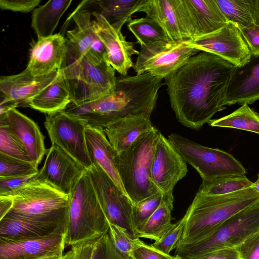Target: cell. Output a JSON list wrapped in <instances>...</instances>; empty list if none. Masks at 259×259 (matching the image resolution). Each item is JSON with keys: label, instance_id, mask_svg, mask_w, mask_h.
Here are the masks:
<instances>
[{"label": "cell", "instance_id": "6da1fadb", "mask_svg": "<svg viewBox=\"0 0 259 259\" xmlns=\"http://www.w3.org/2000/svg\"><path fill=\"white\" fill-rule=\"evenodd\" d=\"M235 66L214 54L200 52L164 78L171 108L183 125L200 129L218 112Z\"/></svg>", "mask_w": 259, "mask_h": 259}, {"label": "cell", "instance_id": "7a4b0ae2", "mask_svg": "<svg viewBox=\"0 0 259 259\" xmlns=\"http://www.w3.org/2000/svg\"><path fill=\"white\" fill-rule=\"evenodd\" d=\"M162 79L148 73L117 78L112 94L80 104L77 114L88 125L103 129L128 116L151 118Z\"/></svg>", "mask_w": 259, "mask_h": 259}, {"label": "cell", "instance_id": "3957f363", "mask_svg": "<svg viewBox=\"0 0 259 259\" xmlns=\"http://www.w3.org/2000/svg\"><path fill=\"white\" fill-rule=\"evenodd\" d=\"M258 202L259 193L251 188L218 196L197 192L185 214L186 223L177 246L204 239L230 218Z\"/></svg>", "mask_w": 259, "mask_h": 259}, {"label": "cell", "instance_id": "277c9868", "mask_svg": "<svg viewBox=\"0 0 259 259\" xmlns=\"http://www.w3.org/2000/svg\"><path fill=\"white\" fill-rule=\"evenodd\" d=\"M160 133L154 127L116 157L118 175L134 205L160 191L151 179L150 169Z\"/></svg>", "mask_w": 259, "mask_h": 259}, {"label": "cell", "instance_id": "5b68a950", "mask_svg": "<svg viewBox=\"0 0 259 259\" xmlns=\"http://www.w3.org/2000/svg\"><path fill=\"white\" fill-rule=\"evenodd\" d=\"M62 73L69 85L72 103L78 104L112 94L117 78L106 59L88 53L79 58L65 56Z\"/></svg>", "mask_w": 259, "mask_h": 259}, {"label": "cell", "instance_id": "8992f818", "mask_svg": "<svg viewBox=\"0 0 259 259\" xmlns=\"http://www.w3.org/2000/svg\"><path fill=\"white\" fill-rule=\"evenodd\" d=\"M109 229L86 169L70 195L66 245L72 246L98 239L108 233Z\"/></svg>", "mask_w": 259, "mask_h": 259}, {"label": "cell", "instance_id": "52a82bcc", "mask_svg": "<svg viewBox=\"0 0 259 259\" xmlns=\"http://www.w3.org/2000/svg\"><path fill=\"white\" fill-rule=\"evenodd\" d=\"M259 232V202L236 213L204 239L177 246L175 257L197 259L214 250L236 247Z\"/></svg>", "mask_w": 259, "mask_h": 259}, {"label": "cell", "instance_id": "ba28073f", "mask_svg": "<svg viewBox=\"0 0 259 259\" xmlns=\"http://www.w3.org/2000/svg\"><path fill=\"white\" fill-rule=\"evenodd\" d=\"M8 196L13 202L10 213L40 220L67 221L70 195L45 183L34 180Z\"/></svg>", "mask_w": 259, "mask_h": 259}, {"label": "cell", "instance_id": "9c48e42d", "mask_svg": "<svg viewBox=\"0 0 259 259\" xmlns=\"http://www.w3.org/2000/svg\"><path fill=\"white\" fill-rule=\"evenodd\" d=\"M168 140L202 180L246 173L241 163L225 151L201 145L176 133L170 134Z\"/></svg>", "mask_w": 259, "mask_h": 259}, {"label": "cell", "instance_id": "30bf717a", "mask_svg": "<svg viewBox=\"0 0 259 259\" xmlns=\"http://www.w3.org/2000/svg\"><path fill=\"white\" fill-rule=\"evenodd\" d=\"M98 201L109 224L117 226L137 239L133 222V203L98 165L87 169Z\"/></svg>", "mask_w": 259, "mask_h": 259}, {"label": "cell", "instance_id": "8fae6325", "mask_svg": "<svg viewBox=\"0 0 259 259\" xmlns=\"http://www.w3.org/2000/svg\"><path fill=\"white\" fill-rule=\"evenodd\" d=\"M199 52L186 40L155 42L141 46L133 68L137 75L148 73L164 79Z\"/></svg>", "mask_w": 259, "mask_h": 259}, {"label": "cell", "instance_id": "7c38bea8", "mask_svg": "<svg viewBox=\"0 0 259 259\" xmlns=\"http://www.w3.org/2000/svg\"><path fill=\"white\" fill-rule=\"evenodd\" d=\"M44 125L52 144L58 146L85 169L92 165L86 145L84 121L64 110L47 114Z\"/></svg>", "mask_w": 259, "mask_h": 259}, {"label": "cell", "instance_id": "4fadbf2b", "mask_svg": "<svg viewBox=\"0 0 259 259\" xmlns=\"http://www.w3.org/2000/svg\"><path fill=\"white\" fill-rule=\"evenodd\" d=\"M138 12L156 22L171 41L191 40L194 31L183 0H144Z\"/></svg>", "mask_w": 259, "mask_h": 259}, {"label": "cell", "instance_id": "5bb4252c", "mask_svg": "<svg viewBox=\"0 0 259 259\" xmlns=\"http://www.w3.org/2000/svg\"><path fill=\"white\" fill-rule=\"evenodd\" d=\"M186 41L200 52L217 55L237 67L243 65L251 56L238 27L231 22L212 33Z\"/></svg>", "mask_w": 259, "mask_h": 259}, {"label": "cell", "instance_id": "9a60e30c", "mask_svg": "<svg viewBox=\"0 0 259 259\" xmlns=\"http://www.w3.org/2000/svg\"><path fill=\"white\" fill-rule=\"evenodd\" d=\"M67 223L42 237L0 240V259H51L61 257L66 245Z\"/></svg>", "mask_w": 259, "mask_h": 259}, {"label": "cell", "instance_id": "2e32d148", "mask_svg": "<svg viewBox=\"0 0 259 259\" xmlns=\"http://www.w3.org/2000/svg\"><path fill=\"white\" fill-rule=\"evenodd\" d=\"M86 169L58 146L52 144L34 179L70 195Z\"/></svg>", "mask_w": 259, "mask_h": 259}, {"label": "cell", "instance_id": "e0dca14e", "mask_svg": "<svg viewBox=\"0 0 259 259\" xmlns=\"http://www.w3.org/2000/svg\"><path fill=\"white\" fill-rule=\"evenodd\" d=\"M186 161L161 133L156 144L150 169L151 179L163 194L173 192L188 172Z\"/></svg>", "mask_w": 259, "mask_h": 259}, {"label": "cell", "instance_id": "ac0fdd59", "mask_svg": "<svg viewBox=\"0 0 259 259\" xmlns=\"http://www.w3.org/2000/svg\"><path fill=\"white\" fill-rule=\"evenodd\" d=\"M85 8V1H83L68 17L67 20L72 19L76 26L74 29L67 31L66 56L79 58L92 53L106 60L103 44L93 26L92 12Z\"/></svg>", "mask_w": 259, "mask_h": 259}, {"label": "cell", "instance_id": "d6986e66", "mask_svg": "<svg viewBox=\"0 0 259 259\" xmlns=\"http://www.w3.org/2000/svg\"><path fill=\"white\" fill-rule=\"evenodd\" d=\"M92 15L95 18L92 20L94 29L103 44L107 62L120 74L126 75L134 65L132 56L138 55L139 52L132 42L125 39L121 31L114 29L100 13L94 11Z\"/></svg>", "mask_w": 259, "mask_h": 259}, {"label": "cell", "instance_id": "ffe728a7", "mask_svg": "<svg viewBox=\"0 0 259 259\" xmlns=\"http://www.w3.org/2000/svg\"><path fill=\"white\" fill-rule=\"evenodd\" d=\"M259 100V54H251L248 61L235 66L223 105L252 104Z\"/></svg>", "mask_w": 259, "mask_h": 259}, {"label": "cell", "instance_id": "44dd1931", "mask_svg": "<svg viewBox=\"0 0 259 259\" xmlns=\"http://www.w3.org/2000/svg\"><path fill=\"white\" fill-rule=\"evenodd\" d=\"M61 69L49 75L35 76L26 68L21 73L0 78L1 95L17 103L28 106L29 101L42 90L55 81Z\"/></svg>", "mask_w": 259, "mask_h": 259}, {"label": "cell", "instance_id": "7402d4cb", "mask_svg": "<svg viewBox=\"0 0 259 259\" xmlns=\"http://www.w3.org/2000/svg\"><path fill=\"white\" fill-rule=\"evenodd\" d=\"M67 51L65 37L60 33L37 39L33 46L26 68L35 76L60 70Z\"/></svg>", "mask_w": 259, "mask_h": 259}, {"label": "cell", "instance_id": "603a6c76", "mask_svg": "<svg viewBox=\"0 0 259 259\" xmlns=\"http://www.w3.org/2000/svg\"><path fill=\"white\" fill-rule=\"evenodd\" d=\"M4 121L24 147L31 161L37 166L47 154L44 137L32 119L13 108L0 115Z\"/></svg>", "mask_w": 259, "mask_h": 259}, {"label": "cell", "instance_id": "cb8c5ba5", "mask_svg": "<svg viewBox=\"0 0 259 259\" xmlns=\"http://www.w3.org/2000/svg\"><path fill=\"white\" fill-rule=\"evenodd\" d=\"M85 137L88 154L92 165H99L127 195L116 166L115 158L118 154L109 141L104 129L87 125Z\"/></svg>", "mask_w": 259, "mask_h": 259}, {"label": "cell", "instance_id": "d4e9b609", "mask_svg": "<svg viewBox=\"0 0 259 259\" xmlns=\"http://www.w3.org/2000/svg\"><path fill=\"white\" fill-rule=\"evenodd\" d=\"M67 221L40 220L8 213L0 219V240H18L48 235Z\"/></svg>", "mask_w": 259, "mask_h": 259}, {"label": "cell", "instance_id": "484cf974", "mask_svg": "<svg viewBox=\"0 0 259 259\" xmlns=\"http://www.w3.org/2000/svg\"><path fill=\"white\" fill-rule=\"evenodd\" d=\"M183 1L193 29V39L212 33L228 22L215 0Z\"/></svg>", "mask_w": 259, "mask_h": 259}, {"label": "cell", "instance_id": "4316f807", "mask_svg": "<svg viewBox=\"0 0 259 259\" xmlns=\"http://www.w3.org/2000/svg\"><path fill=\"white\" fill-rule=\"evenodd\" d=\"M153 128L150 118L137 115L113 122L104 128V131L113 148L119 154Z\"/></svg>", "mask_w": 259, "mask_h": 259}, {"label": "cell", "instance_id": "83f0119b", "mask_svg": "<svg viewBox=\"0 0 259 259\" xmlns=\"http://www.w3.org/2000/svg\"><path fill=\"white\" fill-rule=\"evenodd\" d=\"M71 103L70 88L61 70L58 78L33 98L28 106L50 114L65 110Z\"/></svg>", "mask_w": 259, "mask_h": 259}, {"label": "cell", "instance_id": "f1b7e54d", "mask_svg": "<svg viewBox=\"0 0 259 259\" xmlns=\"http://www.w3.org/2000/svg\"><path fill=\"white\" fill-rule=\"evenodd\" d=\"M71 0H52L36 7L31 15V27L37 39L49 37L72 3Z\"/></svg>", "mask_w": 259, "mask_h": 259}, {"label": "cell", "instance_id": "f546056e", "mask_svg": "<svg viewBox=\"0 0 259 259\" xmlns=\"http://www.w3.org/2000/svg\"><path fill=\"white\" fill-rule=\"evenodd\" d=\"M173 192L163 193L162 201L154 213L136 231L137 237L158 240L172 225Z\"/></svg>", "mask_w": 259, "mask_h": 259}, {"label": "cell", "instance_id": "4dcf8cb0", "mask_svg": "<svg viewBox=\"0 0 259 259\" xmlns=\"http://www.w3.org/2000/svg\"><path fill=\"white\" fill-rule=\"evenodd\" d=\"M228 22L251 28L257 24L259 0H215Z\"/></svg>", "mask_w": 259, "mask_h": 259}, {"label": "cell", "instance_id": "1f68e13d", "mask_svg": "<svg viewBox=\"0 0 259 259\" xmlns=\"http://www.w3.org/2000/svg\"><path fill=\"white\" fill-rule=\"evenodd\" d=\"M144 0L92 1L98 6V12L116 30L121 31L123 25L132 20L133 15L138 12Z\"/></svg>", "mask_w": 259, "mask_h": 259}, {"label": "cell", "instance_id": "d6a6232c", "mask_svg": "<svg viewBox=\"0 0 259 259\" xmlns=\"http://www.w3.org/2000/svg\"><path fill=\"white\" fill-rule=\"evenodd\" d=\"M214 127L242 130L259 134V113L243 104L232 113L208 123Z\"/></svg>", "mask_w": 259, "mask_h": 259}, {"label": "cell", "instance_id": "836d02e7", "mask_svg": "<svg viewBox=\"0 0 259 259\" xmlns=\"http://www.w3.org/2000/svg\"><path fill=\"white\" fill-rule=\"evenodd\" d=\"M252 184L245 175L221 177L202 180L197 193L212 196L223 195L250 188Z\"/></svg>", "mask_w": 259, "mask_h": 259}, {"label": "cell", "instance_id": "e575fe53", "mask_svg": "<svg viewBox=\"0 0 259 259\" xmlns=\"http://www.w3.org/2000/svg\"><path fill=\"white\" fill-rule=\"evenodd\" d=\"M127 26L141 46L157 41H170L161 27L147 16L131 20Z\"/></svg>", "mask_w": 259, "mask_h": 259}, {"label": "cell", "instance_id": "d590c367", "mask_svg": "<svg viewBox=\"0 0 259 259\" xmlns=\"http://www.w3.org/2000/svg\"><path fill=\"white\" fill-rule=\"evenodd\" d=\"M38 166L0 152V178H14L36 174Z\"/></svg>", "mask_w": 259, "mask_h": 259}, {"label": "cell", "instance_id": "8d00e7d4", "mask_svg": "<svg viewBox=\"0 0 259 259\" xmlns=\"http://www.w3.org/2000/svg\"><path fill=\"white\" fill-rule=\"evenodd\" d=\"M0 152L26 161L32 162L24 147L8 125L0 120Z\"/></svg>", "mask_w": 259, "mask_h": 259}, {"label": "cell", "instance_id": "74e56055", "mask_svg": "<svg viewBox=\"0 0 259 259\" xmlns=\"http://www.w3.org/2000/svg\"><path fill=\"white\" fill-rule=\"evenodd\" d=\"M162 198L163 193L159 191L133 205V222L136 233L157 209Z\"/></svg>", "mask_w": 259, "mask_h": 259}, {"label": "cell", "instance_id": "f35d334b", "mask_svg": "<svg viewBox=\"0 0 259 259\" xmlns=\"http://www.w3.org/2000/svg\"><path fill=\"white\" fill-rule=\"evenodd\" d=\"M186 220V217L184 215L178 222L172 224L158 240L150 245L166 254H169V252L178 244L185 229Z\"/></svg>", "mask_w": 259, "mask_h": 259}, {"label": "cell", "instance_id": "ab89813d", "mask_svg": "<svg viewBox=\"0 0 259 259\" xmlns=\"http://www.w3.org/2000/svg\"><path fill=\"white\" fill-rule=\"evenodd\" d=\"M108 233L116 250L128 259L135 244L140 239H133L116 225L109 224Z\"/></svg>", "mask_w": 259, "mask_h": 259}, {"label": "cell", "instance_id": "60d3db41", "mask_svg": "<svg viewBox=\"0 0 259 259\" xmlns=\"http://www.w3.org/2000/svg\"><path fill=\"white\" fill-rule=\"evenodd\" d=\"M92 259H128L122 255L114 247L108 233L97 240Z\"/></svg>", "mask_w": 259, "mask_h": 259}, {"label": "cell", "instance_id": "b9f144b4", "mask_svg": "<svg viewBox=\"0 0 259 259\" xmlns=\"http://www.w3.org/2000/svg\"><path fill=\"white\" fill-rule=\"evenodd\" d=\"M139 240L134 246L130 259H175Z\"/></svg>", "mask_w": 259, "mask_h": 259}, {"label": "cell", "instance_id": "7bdbcfd3", "mask_svg": "<svg viewBox=\"0 0 259 259\" xmlns=\"http://www.w3.org/2000/svg\"><path fill=\"white\" fill-rule=\"evenodd\" d=\"M236 248L240 259H259V232Z\"/></svg>", "mask_w": 259, "mask_h": 259}, {"label": "cell", "instance_id": "ee69618b", "mask_svg": "<svg viewBox=\"0 0 259 259\" xmlns=\"http://www.w3.org/2000/svg\"><path fill=\"white\" fill-rule=\"evenodd\" d=\"M37 174L14 178H0V196L10 195L21 186L34 180Z\"/></svg>", "mask_w": 259, "mask_h": 259}, {"label": "cell", "instance_id": "f6af8a7d", "mask_svg": "<svg viewBox=\"0 0 259 259\" xmlns=\"http://www.w3.org/2000/svg\"><path fill=\"white\" fill-rule=\"evenodd\" d=\"M98 239H91L71 246L70 249L65 254V259H92Z\"/></svg>", "mask_w": 259, "mask_h": 259}, {"label": "cell", "instance_id": "bcb514c9", "mask_svg": "<svg viewBox=\"0 0 259 259\" xmlns=\"http://www.w3.org/2000/svg\"><path fill=\"white\" fill-rule=\"evenodd\" d=\"M40 0H0L2 10L28 13L34 10L40 4Z\"/></svg>", "mask_w": 259, "mask_h": 259}, {"label": "cell", "instance_id": "7dc6e473", "mask_svg": "<svg viewBox=\"0 0 259 259\" xmlns=\"http://www.w3.org/2000/svg\"><path fill=\"white\" fill-rule=\"evenodd\" d=\"M237 27L251 54H259V25L251 28Z\"/></svg>", "mask_w": 259, "mask_h": 259}, {"label": "cell", "instance_id": "c3c4849f", "mask_svg": "<svg viewBox=\"0 0 259 259\" xmlns=\"http://www.w3.org/2000/svg\"><path fill=\"white\" fill-rule=\"evenodd\" d=\"M197 259H240V258L236 247H228L210 252Z\"/></svg>", "mask_w": 259, "mask_h": 259}, {"label": "cell", "instance_id": "681fc988", "mask_svg": "<svg viewBox=\"0 0 259 259\" xmlns=\"http://www.w3.org/2000/svg\"><path fill=\"white\" fill-rule=\"evenodd\" d=\"M13 203V200L10 196H0V219L10 211Z\"/></svg>", "mask_w": 259, "mask_h": 259}, {"label": "cell", "instance_id": "f907efd6", "mask_svg": "<svg viewBox=\"0 0 259 259\" xmlns=\"http://www.w3.org/2000/svg\"><path fill=\"white\" fill-rule=\"evenodd\" d=\"M0 104V115L6 113L9 110L18 107L15 102L1 96Z\"/></svg>", "mask_w": 259, "mask_h": 259}, {"label": "cell", "instance_id": "816d5d0a", "mask_svg": "<svg viewBox=\"0 0 259 259\" xmlns=\"http://www.w3.org/2000/svg\"><path fill=\"white\" fill-rule=\"evenodd\" d=\"M250 188L259 193V174H257V180L254 183H252Z\"/></svg>", "mask_w": 259, "mask_h": 259}, {"label": "cell", "instance_id": "f5cc1de1", "mask_svg": "<svg viewBox=\"0 0 259 259\" xmlns=\"http://www.w3.org/2000/svg\"><path fill=\"white\" fill-rule=\"evenodd\" d=\"M51 259H65V255H63V256L59 257L51 258Z\"/></svg>", "mask_w": 259, "mask_h": 259}, {"label": "cell", "instance_id": "db71d44e", "mask_svg": "<svg viewBox=\"0 0 259 259\" xmlns=\"http://www.w3.org/2000/svg\"><path fill=\"white\" fill-rule=\"evenodd\" d=\"M257 25H259V16H258V22H257Z\"/></svg>", "mask_w": 259, "mask_h": 259}, {"label": "cell", "instance_id": "11a10c76", "mask_svg": "<svg viewBox=\"0 0 259 259\" xmlns=\"http://www.w3.org/2000/svg\"><path fill=\"white\" fill-rule=\"evenodd\" d=\"M175 259H179L178 258H177V257H175Z\"/></svg>", "mask_w": 259, "mask_h": 259}]
</instances>
